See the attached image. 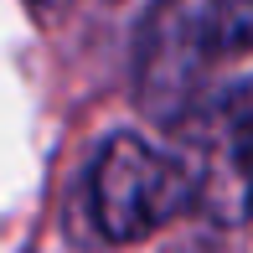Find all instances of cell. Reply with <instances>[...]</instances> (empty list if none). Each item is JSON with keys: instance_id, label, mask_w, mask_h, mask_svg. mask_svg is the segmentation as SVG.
<instances>
[{"instance_id": "cell-1", "label": "cell", "mask_w": 253, "mask_h": 253, "mask_svg": "<svg viewBox=\"0 0 253 253\" xmlns=\"http://www.w3.org/2000/svg\"><path fill=\"white\" fill-rule=\"evenodd\" d=\"M238 57H253V0H155L134 31V93L170 124Z\"/></svg>"}, {"instance_id": "cell-2", "label": "cell", "mask_w": 253, "mask_h": 253, "mask_svg": "<svg viewBox=\"0 0 253 253\" xmlns=\"http://www.w3.org/2000/svg\"><path fill=\"white\" fill-rule=\"evenodd\" d=\"M170 155L191 181V212L217 227L253 217V83L202 93L170 119Z\"/></svg>"}, {"instance_id": "cell-3", "label": "cell", "mask_w": 253, "mask_h": 253, "mask_svg": "<svg viewBox=\"0 0 253 253\" xmlns=\"http://www.w3.org/2000/svg\"><path fill=\"white\" fill-rule=\"evenodd\" d=\"M191 212V181L170 150L119 129L88 166V217L109 248H129Z\"/></svg>"}, {"instance_id": "cell-4", "label": "cell", "mask_w": 253, "mask_h": 253, "mask_svg": "<svg viewBox=\"0 0 253 253\" xmlns=\"http://www.w3.org/2000/svg\"><path fill=\"white\" fill-rule=\"evenodd\" d=\"M186 253H207V248H186Z\"/></svg>"}]
</instances>
